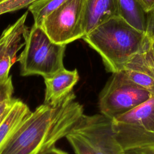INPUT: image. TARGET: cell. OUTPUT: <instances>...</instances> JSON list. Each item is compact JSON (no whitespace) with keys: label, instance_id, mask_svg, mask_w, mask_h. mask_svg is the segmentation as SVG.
Returning a JSON list of instances; mask_svg holds the SVG:
<instances>
[{"label":"cell","instance_id":"d6986e66","mask_svg":"<svg viewBox=\"0 0 154 154\" xmlns=\"http://www.w3.org/2000/svg\"><path fill=\"white\" fill-rule=\"evenodd\" d=\"M13 101L14 98H12L11 99L6 100L0 104V124L8 113L11 108Z\"/></svg>","mask_w":154,"mask_h":154},{"label":"cell","instance_id":"ac0fdd59","mask_svg":"<svg viewBox=\"0 0 154 154\" xmlns=\"http://www.w3.org/2000/svg\"><path fill=\"white\" fill-rule=\"evenodd\" d=\"M121 154H154V146L125 150Z\"/></svg>","mask_w":154,"mask_h":154},{"label":"cell","instance_id":"52a82bcc","mask_svg":"<svg viewBox=\"0 0 154 154\" xmlns=\"http://www.w3.org/2000/svg\"><path fill=\"white\" fill-rule=\"evenodd\" d=\"M85 0H67L46 16L41 26L55 43L67 45L85 35Z\"/></svg>","mask_w":154,"mask_h":154},{"label":"cell","instance_id":"5b68a950","mask_svg":"<svg viewBox=\"0 0 154 154\" xmlns=\"http://www.w3.org/2000/svg\"><path fill=\"white\" fill-rule=\"evenodd\" d=\"M111 121L115 138L123 151L154 146V95Z\"/></svg>","mask_w":154,"mask_h":154},{"label":"cell","instance_id":"7a4b0ae2","mask_svg":"<svg viewBox=\"0 0 154 154\" xmlns=\"http://www.w3.org/2000/svg\"><path fill=\"white\" fill-rule=\"evenodd\" d=\"M82 38L99 54L106 70L112 73L122 70L149 41L145 32L119 16L104 22Z\"/></svg>","mask_w":154,"mask_h":154},{"label":"cell","instance_id":"8992f818","mask_svg":"<svg viewBox=\"0 0 154 154\" xmlns=\"http://www.w3.org/2000/svg\"><path fill=\"white\" fill-rule=\"evenodd\" d=\"M154 95L131 81L120 70L112 73L99 96L100 114L112 120L121 116Z\"/></svg>","mask_w":154,"mask_h":154},{"label":"cell","instance_id":"9a60e30c","mask_svg":"<svg viewBox=\"0 0 154 154\" xmlns=\"http://www.w3.org/2000/svg\"><path fill=\"white\" fill-rule=\"evenodd\" d=\"M38 0H0V15L28 7Z\"/></svg>","mask_w":154,"mask_h":154},{"label":"cell","instance_id":"3957f363","mask_svg":"<svg viewBox=\"0 0 154 154\" xmlns=\"http://www.w3.org/2000/svg\"><path fill=\"white\" fill-rule=\"evenodd\" d=\"M24 48L17 61L22 76H50L65 68L63 58L66 45L55 43L42 27L34 24L25 37Z\"/></svg>","mask_w":154,"mask_h":154},{"label":"cell","instance_id":"4fadbf2b","mask_svg":"<svg viewBox=\"0 0 154 154\" xmlns=\"http://www.w3.org/2000/svg\"><path fill=\"white\" fill-rule=\"evenodd\" d=\"M119 16L134 28L145 32L147 13L138 0H117Z\"/></svg>","mask_w":154,"mask_h":154},{"label":"cell","instance_id":"44dd1931","mask_svg":"<svg viewBox=\"0 0 154 154\" xmlns=\"http://www.w3.org/2000/svg\"><path fill=\"white\" fill-rule=\"evenodd\" d=\"M40 154H68L67 152L56 148L55 146H53L44 152H42Z\"/></svg>","mask_w":154,"mask_h":154},{"label":"cell","instance_id":"ba28073f","mask_svg":"<svg viewBox=\"0 0 154 154\" xmlns=\"http://www.w3.org/2000/svg\"><path fill=\"white\" fill-rule=\"evenodd\" d=\"M28 12H25L14 23L9 25L0 36V79L8 78L10 70L17 61L16 55L25 45L28 30L26 25Z\"/></svg>","mask_w":154,"mask_h":154},{"label":"cell","instance_id":"7402d4cb","mask_svg":"<svg viewBox=\"0 0 154 154\" xmlns=\"http://www.w3.org/2000/svg\"><path fill=\"white\" fill-rule=\"evenodd\" d=\"M151 49H152V57H153V64H154V42H152V41H151Z\"/></svg>","mask_w":154,"mask_h":154},{"label":"cell","instance_id":"8fae6325","mask_svg":"<svg viewBox=\"0 0 154 154\" xmlns=\"http://www.w3.org/2000/svg\"><path fill=\"white\" fill-rule=\"evenodd\" d=\"M119 16L117 0H85V35L110 18Z\"/></svg>","mask_w":154,"mask_h":154},{"label":"cell","instance_id":"ffe728a7","mask_svg":"<svg viewBox=\"0 0 154 154\" xmlns=\"http://www.w3.org/2000/svg\"><path fill=\"white\" fill-rule=\"evenodd\" d=\"M138 1L147 13L154 8V0H138Z\"/></svg>","mask_w":154,"mask_h":154},{"label":"cell","instance_id":"30bf717a","mask_svg":"<svg viewBox=\"0 0 154 154\" xmlns=\"http://www.w3.org/2000/svg\"><path fill=\"white\" fill-rule=\"evenodd\" d=\"M43 78L45 85L43 103H54L61 100L73 91L79 76L76 69L69 70L64 68Z\"/></svg>","mask_w":154,"mask_h":154},{"label":"cell","instance_id":"5bb4252c","mask_svg":"<svg viewBox=\"0 0 154 154\" xmlns=\"http://www.w3.org/2000/svg\"><path fill=\"white\" fill-rule=\"evenodd\" d=\"M67 0H38L28 8L34 19V24L41 26L44 18Z\"/></svg>","mask_w":154,"mask_h":154},{"label":"cell","instance_id":"2e32d148","mask_svg":"<svg viewBox=\"0 0 154 154\" xmlns=\"http://www.w3.org/2000/svg\"><path fill=\"white\" fill-rule=\"evenodd\" d=\"M14 92V87L11 76L7 78L0 79V104L11 99Z\"/></svg>","mask_w":154,"mask_h":154},{"label":"cell","instance_id":"6da1fadb","mask_svg":"<svg viewBox=\"0 0 154 154\" xmlns=\"http://www.w3.org/2000/svg\"><path fill=\"white\" fill-rule=\"evenodd\" d=\"M84 114L72 91L54 103H43L26 117L1 154H40L66 137Z\"/></svg>","mask_w":154,"mask_h":154},{"label":"cell","instance_id":"277c9868","mask_svg":"<svg viewBox=\"0 0 154 154\" xmlns=\"http://www.w3.org/2000/svg\"><path fill=\"white\" fill-rule=\"evenodd\" d=\"M75 154H121L111 119L102 114H83L66 136Z\"/></svg>","mask_w":154,"mask_h":154},{"label":"cell","instance_id":"e0dca14e","mask_svg":"<svg viewBox=\"0 0 154 154\" xmlns=\"http://www.w3.org/2000/svg\"><path fill=\"white\" fill-rule=\"evenodd\" d=\"M145 33L149 40L154 42V8L147 13Z\"/></svg>","mask_w":154,"mask_h":154},{"label":"cell","instance_id":"7c38bea8","mask_svg":"<svg viewBox=\"0 0 154 154\" xmlns=\"http://www.w3.org/2000/svg\"><path fill=\"white\" fill-rule=\"evenodd\" d=\"M31 112L25 103L14 98L11 109L0 124V154Z\"/></svg>","mask_w":154,"mask_h":154},{"label":"cell","instance_id":"9c48e42d","mask_svg":"<svg viewBox=\"0 0 154 154\" xmlns=\"http://www.w3.org/2000/svg\"><path fill=\"white\" fill-rule=\"evenodd\" d=\"M122 70L133 82L154 94V64L150 40L145 48L133 57Z\"/></svg>","mask_w":154,"mask_h":154}]
</instances>
